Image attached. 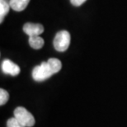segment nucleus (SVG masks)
<instances>
[{
    "instance_id": "f257e3e1",
    "label": "nucleus",
    "mask_w": 127,
    "mask_h": 127,
    "mask_svg": "<svg viewBox=\"0 0 127 127\" xmlns=\"http://www.w3.org/2000/svg\"><path fill=\"white\" fill-rule=\"evenodd\" d=\"M32 78L35 81L37 82H42L46 80L47 78L54 74L50 67L48 62H42L40 65H37L33 68L32 70Z\"/></svg>"
},
{
    "instance_id": "f03ea898",
    "label": "nucleus",
    "mask_w": 127,
    "mask_h": 127,
    "mask_svg": "<svg viewBox=\"0 0 127 127\" xmlns=\"http://www.w3.org/2000/svg\"><path fill=\"white\" fill-rule=\"evenodd\" d=\"M14 117L25 127H32L35 122L32 114L22 106H18L15 109Z\"/></svg>"
},
{
    "instance_id": "7ed1b4c3",
    "label": "nucleus",
    "mask_w": 127,
    "mask_h": 127,
    "mask_svg": "<svg viewBox=\"0 0 127 127\" xmlns=\"http://www.w3.org/2000/svg\"><path fill=\"white\" fill-rule=\"evenodd\" d=\"M70 44V34L67 31H60L55 35L54 47L59 52H64L68 49Z\"/></svg>"
},
{
    "instance_id": "20e7f679",
    "label": "nucleus",
    "mask_w": 127,
    "mask_h": 127,
    "mask_svg": "<svg viewBox=\"0 0 127 127\" xmlns=\"http://www.w3.org/2000/svg\"><path fill=\"white\" fill-rule=\"evenodd\" d=\"M22 30L29 36H34V35H39L41 33H43V32H44V27L41 24L27 22V23H26L23 26Z\"/></svg>"
},
{
    "instance_id": "39448f33",
    "label": "nucleus",
    "mask_w": 127,
    "mask_h": 127,
    "mask_svg": "<svg viewBox=\"0 0 127 127\" xmlns=\"http://www.w3.org/2000/svg\"><path fill=\"white\" fill-rule=\"evenodd\" d=\"M2 70L6 74L17 76L20 73L19 66L9 60H5L2 63Z\"/></svg>"
},
{
    "instance_id": "423d86ee",
    "label": "nucleus",
    "mask_w": 127,
    "mask_h": 127,
    "mask_svg": "<svg viewBox=\"0 0 127 127\" xmlns=\"http://www.w3.org/2000/svg\"><path fill=\"white\" fill-rule=\"evenodd\" d=\"M11 8L16 12H21L26 8L30 0H9Z\"/></svg>"
},
{
    "instance_id": "0eeeda50",
    "label": "nucleus",
    "mask_w": 127,
    "mask_h": 127,
    "mask_svg": "<svg viewBox=\"0 0 127 127\" xmlns=\"http://www.w3.org/2000/svg\"><path fill=\"white\" fill-rule=\"evenodd\" d=\"M29 45H31L33 49L39 50L40 48L43 47V45L45 44L44 40L41 37H40L39 35H34V36H29Z\"/></svg>"
},
{
    "instance_id": "6e6552de",
    "label": "nucleus",
    "mask_w": 127,
    "mask_h": 127,
    "mask_svg": "<svg viewBox=\"0 0 127 127\" xmlns=\"http://www.w3.org/2000/svg\"><path fill=\"white\" fill-rule=\"evenodd\" d=\"M10 7V1L0 0V22H2L4 17L7 14Z\"/></svg>"
},
{
    "instance_id": "1a4fd4ad",
    "label": "nucleus",
    "mask_w": 127,
    "mask_h": 127,
    "mask_svg": "<svg viewBox=\"0 0 127 127\" xmlns=\"http://www.w3.org/2000/svg\"><path fill=\"white\" fill-rule=\"evenodd\" d=\"M48 64H50V67L51 68L53 73H57L62 68V64L60 62V60L55 59V58H50L47 60Z\"/></svg>"
},
{
    "instance_id": "9d476101",
    "label": "nucleus",
    "mask_w": 127,
    "mask_h": 127,
    "mask_svg": "<svg viewBox=\"0 0 127 127\" xmlns=\"http://www.w3.org/2000/svg\"><path fill=\"white\" fill-rule=\"evenodd\" d=\"M9 98V94L6 90L1 88L0 89V105L2 106L8 101Z\"/></svg>"
},
{
    "instance_id": "9b49d317",
    "label": "nucleus",
    "mask_w": 127,
    "mask_h": 127,
    "mask_svg": "<svg viewBox=\"0 0 127 127\" xmlns=\"http://www.w3.org/2000/svg\"><path fill=\"white\" fill-rule=\"evenodd\" d=\"M7 127H25L15 117L10 118L7 122Z\"/></svg>"
},
{
    "instance_id": "f8f14e48",
    "label": "nucleus",
    "mask_w": 127,
    "mask_h": 127,
    "mask_svg": "<svg viewBox=\"0 0 127 127\" xmlns=\"http://www.w3.org/2000/svg\"><path fill=\"white\" fill-rule=\"evenodd\" d=\"M86 1H87V0H70V2L73 5V6L79 7L83 3V2H85Z\"/></svg>"
}]
</instances>
